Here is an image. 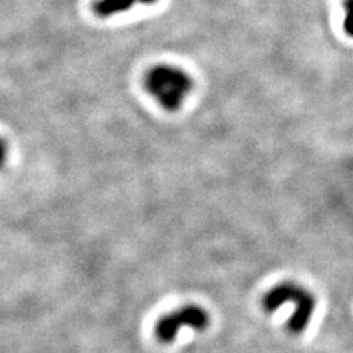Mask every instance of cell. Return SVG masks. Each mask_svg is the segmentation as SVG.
I'll return each instance as SVG.
<instances>
[{
    "label": "cell",
    "mask_w": 353,
    "mask_h": 353,
    "mask_svg": "<svg viewBox=\"0 0 353 353\" xmlns=\"http://www.w3.org/2000/svg\"><path fill=\"white\" fill-rule=\"evenodd\" d=\"M6 159H8V145L3 139H0V170L3 168Z\"/></svg>",
    "instance_id": "obj_5"
},
{
    "label": "cell",
    "mask_w": 353,
    "mask_h": 353,
    "mask_svg": "<svg viewBox=\"0 0 353 353\" xmlns=\"http://www.w3.org/2000/svg\"><path fill=\"white\" fill-rule=\"evenodd\" d=\"M289 302H292L294 306L293 314L289 323H287V328H289L292 334L299 336L307 328L315 311V299L311 293L301 285L285 281L275 285L262 299L263 309L268 314H274L283 305Z\"/></svg>",
    "instance_id": "obj_2"
},
{
    "label": "cell",
    "mask_w": 353,
    "mask_h": 353,
    "mask_svg": "<svg viewBox=\"0 0 353 353\" xmlns=\"http://www.w3.org/2000/svg\"><path fill=\"white\" fill-rule=\"evenodd\" d=\"M346 9V19H345V30L349 36L353 37V0H345Z\"/></svg>",
    "instance_id": "obj_4"
},
{
    "label": "cell",
    "mask_w": 353,
    "mask_h": 353,
    "mask_svg": "<svg viewBox=\"0 0 353 353\" xmlns=\"http://www.w3.org/2000/svg\"><path fill=\"white\" fill-rule=\"evenodd\" d=\"M209 315L197 305H184L176 311L162 316L157 324V337L161 343H172L180 336L183 328L205 331L209 327Z\"/></svg>",
    "instance_id": "obj_3"
},
{
    "label": "cell",
    "mask_w": 353,
    "mask_h": 353,
    "mask_svg": "<svg viewBox=\"0 0 353 353\" xmlns=\"http://www.w3.org/2000/svg\"><path fill=\"white\" fill-rule=\"evenodd\" d=\"M145 87L165 110L175 112L181 108L185 97L190 94L193 80L181 68H175L171 65H158L146 74Z\"/></svg>",
    "instance_id": "obj_1"
}]
</instances>
